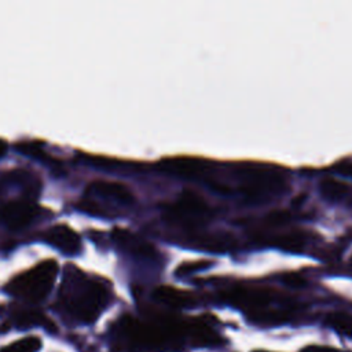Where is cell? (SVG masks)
Returning a JSON list of instances; mask_svg holds the SVG:
<instances>
[{
  "label": "cell",
  "mask_w": 352,
  "mask_h": 352,
  "mask_svg": "<svg viewBox=\"0 0 352 352\" xmlns=\"http://www.w3.org/2000/svg\"><path fill=\"white\" fill-rule=\"evenodd\" d=\"M109 300L107 289L95 279L74 271L65 276L60 289V301L65 309L78 322H94Z\"/></svg>",
  "instance_id": "cell-1"
},
{
  "label": "cell",
  "mask_w": 352,
  "mask_h": 352,
  "mask_svg": "<svg viewBox=\"0 0 352 352\" xmlns=\"http://www.w3.org/2000/svg\"><path fill=\"white\" fill-rule=\"evenodd\" d=\"M58 274L55 260H44L33 268L16 275L8 285L7 290L12 296L28 301H41L51 292Z\"/></svg>",
  "instance_id": "cell-2"
},
{
  "label": "cell",
  "mask_w": 352,
  "mask_h": 352,
  "mask_svg": "<svg viewBox=\"0 0 352 352\" xmlns=\"http://www.w3.org/2000/svg\"><path fill=\"white\" fill-rule=\"evenodd\" d=\"M239 191L248 199H265L276 194L285 184L279 170L263 165H243L236 170Z\"/></svg>",
  "instance_id": "cell-3"
},
{
  "label": "cell",
  "mask_w": 352,
  "mask_h": 352,
  "mask_svg": "<svg viewBox=\"0 0 352 352\" xmlns=\"http://www.w3.org/2000/svg\"><path fill=\"white\" fill-rule=\"evenodd\" d=\"M168 210L172 216L192 223L206 217L210 213L206 201L201 195L190 190L180 192L176 201L169 205Z\"/></svg>",
  "instance_id": "cell-4"
},
{
  "label": "cell",
  "mask_w": 352,
  "mask_h": 352,
  "mask_svg": "<svg viewBox=\"0 0 352 352\" xmlns=\"http://www.w3.org/2000/svg\"><path fill=\"white\" fill-rule=\"evenodd\" d=\"M227 298L232 302L245 307L252 311L264 309L275 301V294L272 290L254 286H239L227 293Z\"/></svg>",
  "instance_id": "cell-5"
},
{
  "label": "cell",
  "mask_w": 352,
  "mask_h": 352,
  "mask_svg": "<svg viewBox=\"0 0 352 352\" xmlns=\"http://www.w3.org/2000/svg\"><path fill=\"white\" fill-rule=\"evenodd\" d=\"M37 206L25 199H15L0 208V217L12 230L28 226L37 214Z\"/></svg>",
  "instance_id": "cell-6"
},
{
  "label": "cell",
  "mask_w": 352,
  "mask_h": 352,
  "mask_svg": "<svg viewBox=\"0 0 352 352\" xmlns=\"http://www.w3.org/2000/svg\"><path fill=\"white\" fill-rule=\"evenodd\" d=\"M88 197H100L103 199H111L114 202L129 205L133 202V194L128 188V186L113 182V180H95L89 186H87Z\"/></svg>",
  "instance_id": "cell-7"
},
{
  "label": "cell",
  "mask_w": 352,
  "mask_h": 352,
  "mask_svg": "<svg viewBox=\"0 0 352 352\" xmlns=\"http://www.w3.org/2000/svg\"><path fill=\"white\" fill-rule=\"evenodd\" d=\"M45 241L55 248H58L65 254H76L81 249V238L80 235L65 224H56L51 227L45 235Z\"/></svg>",
  "instance_id": "cell-8"
},
{
  "label": "cell",
  "mask_w": 352,
  "mask_h": 352,
  "mask_svg": "<svg viewBox=\"0 0 352 352\" xmlns=\"http://www.w3.org/2000/svg\"><path fill=\"white\" fill-rule=\"evenodd\" d=\"M113 236L121 248H124L125 250H128L133 254H138V256L146 257V258L155 257V249L147 241L142 239L140 236L135 235L133 232H131L128 230L114 228Z\"/></svg>",
  "instance_id": "cell-9"
},
{
  "label": "cell",
  "mask_w": 352,
  "mask_h": 352,
  "mask_svg": "<svg viewBox=\"0 0 352 352\" xmlns=\"http://www.w3.org/2000/svg\"><path fill=\"white\" fill-rule=\"evenodd\" d=\"M154 298L158 300L160 302H164L170 307L182 308V307H188L194 302L192 294H190L186 290H180L172 286H158L154 290Z\"/></svg>",
  "instance_id": "cell-10"
},
{
  "label": "cell",
  "mask_w": 352,
  "mask_h": 352,
  "mask_svg": "<svg viewBox=\"0 0 352 352\" xmlns=\"http://www.w3.org/2000/svg\"><path fill=\"white\" fill-rule=\"evenodd\" d=\"M162 168L170 173H176L186 177H202L208 173V166H205L201 162H197L194 160H169L166 161Z\"/></svg>",
  "instance_id": "cell-11"
},
{
  "label": "cell",
  "mask_w": 352,
  "mask_h": 352,
  "mask_svg": "<svg viewBox=\"0 0 352 352\" xmlns=\"http://www.w3.org/2000/svg\"><path fill=\"white\" fill-rule=\"evenodd\" d=\"M15 323L19 327H30V326H43L50 331L55 330L54 323L38 311H22L15 316Z\"/></svg>",
  "instance_id": "cell-12"
},
{
  "label": "cell",
  "mask_w": 352,
  "mask_h": 352,
  "mask_svg": "<svg viewBox=\"0 0 352 352\" xmlns=\"http://www.w3.org/2000/svg\"><path fill=\"white\" fill-rule=\"evenodd\" d=\"M272 242L285 249V250H290V252H300L302 250V248L305 246L307 243V238L302 232L300 231H287V232H283L280 235H276Z\"/></svg>",
  "instance_id": "cell-13"
},
{
  "label": "cell",
  "mask_w": 352,
  "mask_h": 352,
  "mask_svg": "<svg viewBox=\"0 0 352 352\" xmlns=\"http://www.w3.org/2000/svg\"><path fill=\"white\" fill-rule=\"evenodd\" d=\"M327 326L337 333L352 338V315L346 312H331L326 318Z\"/></svg>",
  "instance_id": "cell-14"
},
{
  "label": "cell",
  "mask_w": 352,
  "mask_h": 352,
  "mask_svg": "<svg viewBox=\"0 0 352 352\" xmlns=\"http://www.w3.org/2000/svg\"><path fill=\"white\" fill-rule=\"evenodd\" d=\"M320 191L329 199H341L348 192V184L337 177H326L320 182Z\"/></svg>",
  "instance_id": "cell-15"
},
{
  "label": "cell",
  "mask_w": 352,
  "mask_h": 352,
  "mask_svg": "<svg viewBox=\"0 0 352 352\" xmlns=\"http://www.w3.org/2000/svg\"><path fill=\"white\" fill-rule=\"evenodd\" d=\"M41 348V340L34 336L25 337L12 344L6 345L0 352H37Z\"/></svg>",
  "instance_id": "cell-16"
},
{
  "label": "cell",
  "mask_w": 352,
  "mask_h": 352,
  "mask_svg": "<svg viewBox=\"0 0 352 352\" xmlns=\"http://www.w3.org/2000/svg\"><path fill=\"white\" fill-rule=\"evenodd\" d=\"M301 352H338L331 346H320V345H309L304 348Z\"/></svg>",
  "instance_id": "cell-17"
},
{
  "label": "cell",
  "mask_w": 352,
  "mask_h": 352,
  "mask_svg": "<svg viewBox=\"0 0 352 352\" xmlns=\"http://www.w3.org/2000/svg\"><path fill=\"white\" fill-rule=\"evenodd\" d=\"M338 170L344 175H349L352 176V164H344L341 166H338Z\"/></svg>",
  "instance_id": "cell-18"
},
{
  "label": "cell",
  "mask_w": 352,
  "mask_h": 352,
  "mask_svg": "<svg viewBox=\"0 0 352 352\" xmlns=\"http://www.w3.org/2000/svg\"><path fill=\"white\" fill-rule=\"evenodd\" d=\"M6 148H7V144L4 140H0V157L6 153Z\"/></svg>",
  "instance_id": "cell-19"
}]
</instances>
